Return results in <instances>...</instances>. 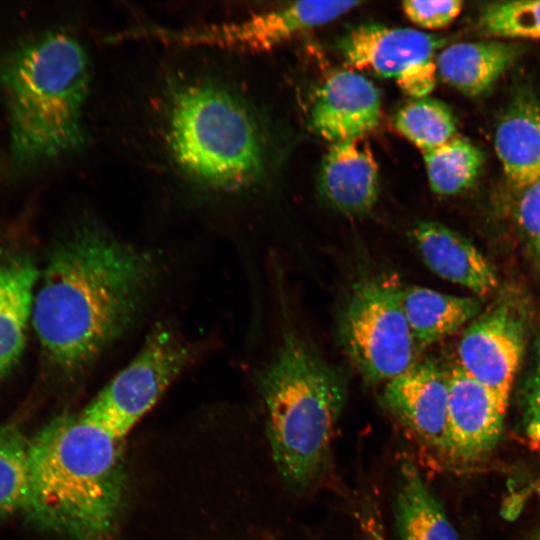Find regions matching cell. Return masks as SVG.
I'll list each match as a JSON object with an SVG mask.
<instances>
[{
  "label": "cell",
  "mask_w": 540,
  "mask_h": 540,
  "mask_svg": "<svg viewBox=\"0 0 540 540\" xmlns=\"http://www.w3.org/2000/svg\"><path fill=\"white\" fill-rule=\"evenodd\" d=\"M161 276L159 258L94 221L78 224L40 272L32 326L63 381L82 379L140 319Z\"/></svg>",
  "instance_id": "1"
},
{
  "label": "cell",
  "mask_w": 540,
  "mask_h": 540,
  "mask_svg": "<svg viewBox=\"0 0 540 540\" xmlns=\"http://www.w3.org/2000/svg\"><path fill=\"white\" fill-rule=\"evenodd\" d=\"M125 440L84 409L46 423L30 437L26 520L66 540H111L125 501Z\"/></svg>",
  "instance_id": "2"
},
{
  "label": "cell",
  "mask_w": 540,
  "mask_h": 540,
  "mask_svg": "<svg viewBox=\"0 0 540 540\" xmlns=\"http://www.w3.org/2000/svg\"><path fill=\"white\" fill-rule=\"evenodd\" d=\"M90 75L85 49L66 32L41 34L4 56L0 87L18 163L57 159L84 144Z\"/></svg>",
  "instance_id": "3"
},
{
  "label": "cell",
  "mask_w": 540,
  "mask_h": 540,
  "mask_svg": "<svg viewBox=\"0 0 540 540\" xmlns=\"http://www.w3.org/2000/svg\"><path fill=\"white\" fill-rule=\"evenodd\" d=\"M259 386L273 463L288 488L304 493L329 465L346 380L303 338L287 330L261 372Z\"/></svg>",
  "instance_id": "4"
},
{
  "label": "cell",
  "mask_w": 540,
  "mask_h": 540,
  "mask_svg": "<svg viewBox=\"0 0 540 540\" xmlns=\"http://www.w3.org/2000/svg\"><path fill=\"white\" fill-rule=\"evenodd\" d=\"M163 138L179 173L217 193L246 189L265 170L261 127L245 101L219 81L172 83L163 105Z\"/></svg>",
  "instance_id": "5"
},
{
  "label": "cell",
  "mask_w": 540,
  "mask_h": 540,
  "mask_svg": "<svg viewBox=\"0 0 540 540\" xmlns=\"http://www.w3.org/2000/svg\"><path fill=\"white\" fill-rule=\"evenodd\" d=\"M397 276L378 273L356 282L339 320L341 345L362 378L387 382L416 361L418 350L404 309Z\"/></svg>",
  "instance_id": "6"
},
{
  "label": "cell",
  "mask_w": 540,
  "mask_h": 540,
  "mask_svg": "<svg viewBox=\"0 0 540 540\" xmlns=\"http://www.w3.org/2000/svg\"><path fill=\"white\" fill-rule=\"evenodd\" d=\"M195 358V349L168 323L156 324L139 351L83 408L127 437Z\"/></svg>",
  "instance_id": "7"
},
{
  "label": "cell",
  "mask_w": 540,
  "mask_h": 540,
  "mask_svg": "<svg viewBox=\"0 0 540 540\" xmlns=\"http://www.w3.org/2000/svg\"><path fill=\"white\" fill-rule=\"evenodd\" d=\"M444 43L419 30L366 23L344 35L338 48L350 66L392 78L406 95L420 98L436 85L435 52Z\"/></svg>",
  "instance_id": "8"
},
{
  "label": "cell",
  "mask_w": 540,
  "mask_h": 540,
  "mask_svg": "<svg viewBox=\"0 0 540 540\" xmlns=\"http://www.w3.org/2000/svg\"><path fill=\"white\" fill-rule=\"evenodd\" d=\"M360 4L361 1H296L235 22L177 31L153 28L139 32L185 45L264 52L296 35L333 21Z\"/></svg>",
  "instance_id": "9"
},
{
  "label": "cell",
  "mask_w": 540,
  "mask_h": 540,
  "mask_svg": "<svg viewBox=\"0 0 540 540\" xmlns=\"http://www.w3.org/2000/svg\"><path fill=\"white\" fill-rule=\"evenodd\" d=\"M506 407L459 366L449 373L447 425L440 462L454 471L474 467L496 447Z\"/></svg>",
  "instance_id": "10"
},
{
  "label": "cell",
  "mask_w": 540,
  "mask_h": 540,
  "mask_svg": "<svg viewBox=\"0 0 540 540\" xmlns=\"http://www.w3.org/2000/svg\"><path fill=\"white\" fill-rule=\"evenodd\" d=\"M524 327L507 304L478 315L458 345L459 367L491 390L507 408L524 352Z\"/></svg>",
  "instance_id": "11"
},
{
  "label": "cell",
  "mask_w": 540,
  "mask_h": 540,
  "mask_svg": "<svg viewBox=\"0 0 540 540\" xmlns=\"http://www.w3.org/2000/svg\"><path fill=\"white\" fill-rule=\"evenodd\" d=\"M448 396L449 374L434 362L424 361L387 381L382 403L416 444L440 460Z\"/></svg>",
  "instance_id": "12"
},
{
  "label": "cell",
  "mask_w": 540,
  "mask_h": 540,
  "mask_svg": "<svg viewBox=\"0 0 540 540\" xmlns=\"http://www.w3.org/2000/svg\"><path fill=\"white\" fill-rule=\"evenodd\" d=\"M380 115L377 87L362 74L338 70L318 90L310 123L319 136L334 144L363 137L378 126Z\"/></svg>",
  "instance_id": "13"
},
{
  "label": "cell",
  "mask_w": 540,
  "mask_h": 540,
  "mask_svg": "<svg viewBox=\"0 0 540 540\" xmlns=\"http://www.w3.org/2000/svg\"><path fill=\"white\" fill-rule=\"evenodd\" d=\"M318 188L326 202L345 215H364L373 209L379 169L363 137L332 144L320 166Z\"/></svg>",
  "instance_id": "14"
},
{
  "label": "cell",
  "mask_w": 540,
  "mask_h": 540,
  "mask_svg": "<svg viewBox=\"0 0 540 540\" xmlns=\"http://www.w3.org/2000/svg\"><path fill=\"white\" fill-rule=\"evenodd\" d=\"M411 234L423 261L439 277L480 296L497 287L498 279L492 265L460 233L435 221H419Z\"/></svg>",
  "instance_id": "15"
},
{
  "label": "cell",
  "mask_w": 540,
  "mask_h": 540,
  "mask_svg": "<svg viewBox=\"0 0 540 540\" xmlns=\"http://www.w3.org/2000/svg\"><path fill=\"white\" fill-rule=\"evenodd\" d=\"M39 276L26 254L0 259V380L17 366L25 351Z\"/></svg>",
  "instance_id": "16"
},
{
  "label": "cell",
  "mask_w": 540,
  "mask_h": 540,
  "mask_svg": "<svg viewBox=\"0 0 540 540\" xmlns=\"http://www.w3.org/2000/svg\"><path fill=\"white\" fill-rule=\"evenodd\" d=\"M494 147L517 189L540 178V101L531 92H520L510 102L496 126Z\"/></svg>",
  "instance_id": "17"
},
{
  "label": "cell",
  "mask_w": 540,
  "mask_h": 540,
  "mask_svg": "<svg viewBox=\"0 0 540 540\" xmlns=\"http://www.w3.org/2000/svg\"><path fill=\"white\" fill-rule=\"evenodd\" d=\"M521 47L507 41L458 42L436 57L440 78L466 96L489 90L514 64Z\"/></svg>",
  "instance_id": "18"
},
{
  "label": "cell",
  "mask_w": 540,
  "mask_h": 540,
  "mask_svg": "<svg viewBox=\"0 0 540 540\" xmlns=\"http://www.w3.org/2000/svg\"><path fill=\"white\" fill-rule=\"evenodd\" d=\"M393 515L400 540H459L418 466L407 456L398 463Z\"/></svg>",
  "instance_id": "19"
},
{
  "label": "cell",
  "mask_w": 540,
  "mask_h": 540,
  "mask_svg": "<svg viewBox=\"0 0 540 540\" xmlns=\"http://www.w3.org/2000/svg\"><path fill=\"white\" fill-rule=\"evenodd\" d=\"M404 313L418 348L458 331L480 311L475 298L458 297L421 286L403 288Z\"/></svg>",
  "instance_id": "20"
},
{
  "label": "cell",
  "mask_w": 540,
  "mask_h": 540,
  "mask_svg": "<svg viewBox=\"0 0 540 540\" xmlns=\"http://www.w3.org/2000/svg\"><path fill=\"white\" fill-rule=\"evenodd\" d=\"M422 154L430 187L442 196L456 195L468 189L484 162L482 151L457 135Z\"/></svg>",
  "instance_id": "21"
},
{
  "label": "cell",
  "mask_w": 540,
  "mask_h": 540,
  "mask_svg": "<svg viewBox=\"0 0 540 540\" xmlns=\"http://www.w3.org/2000/svg\"><path fill=\"white\" fill-rule=\"evenodd\" d=\"M30 438L20 424L0 425V519L24 514L30 490Z\"/></svg>",
  "instance_id": "22"
},
{
  "label": "cell",
  "mask_w": 540,
  "mask_h": 540,
  "mask_svg": "<svg viewBox=\"0 0 540 540\" xmlns=\"http://www.w3.org/2000/svg\"><path fill=\"white\" fill-rule=\"evenodd\" d=\"M397 131L422 153L432 150L456 136V121L451 109L431 97L411 98L396 112Z\"/></svg>",
  "instance_id": "23"
},
{
  "label": "cell",
  "mask_w": 540,
  "mask_h": 540,
  "mask_svg": "<svg viewBox=\"0 0 540 540\" xmlns=\"http://www.w3.org/2000/svg\"><path fill=\"white\" fill-rule=\"evenodd\" d=\"M478 24L494 38L540 40V0L491 3L482 9Z\"/></svg>",
  "instance_id": "24"
},
{
  "label": "cell",
  "mask_w": 540,
  "mask_h": 540,
  "mask_svg": "<svg viewBox=\"0 0 540 540\" xmlns=\"http://www.w3.org/2000/svg\"><path fill=\"white\" fill-rule=\"evenodd\" d=\"M518 190L513 216L527 246L540 256V178Z\"/></svg>",
  "instance_id": "25"
},
{
  "label": "cell",
  "mask_w": 540,
  "mask_h": 540,
  "mask_svg": "<svg viewBox=\"0 0 540 540\" xmlns=\"http://www.w3.org/2000/svg\"><path fill=\"white\" fill-rule=\"evenodd\" d=\"M463 2L448 1H417L402 2V10L414 24L429 30H437L448 26L461 13Z\"/></svg>",
  "instance_id": "26"
},
{
  "label": "cell",
  "mask_w": 540,
  "mask_h": 540,
  "mask_svg": "<svg viewBox=\"0 0 540 540\" xmlns=\"http://www.w3.org/2000/svg\"><path fill=\"white\" fill-rule=\"evenodd\" d=\"M532 375L525 390V430L529 441L540 453V332L535 340Z\"/></svg>",
  "instance_id": "27"
},
{
  "label": "cell",
  "mask_w": 540,
  "mask_h": 540,
  "mask_svg": "<svg viewBox=\"0 0 540 540\" xmlns=\"http://www.w3.org/2000/svg\"><path fill=\"white\" fill-rule=\"evenodd\" d=\"M357 520L361 540H387L379 509L373 500L362 504Z\"/></svg>",
  "instance_id": "28"
},
{
  "label": "cell",
  "mask_w": 540,
  "mask_h": 540,
  "mask_svg": "<svg viewBox=\"0 0 540 540\" xmlns=\"http://www.w3.org/2000/svg\"><path fill=\"white\" fill-rule=\"evenodd\" d=\"M537 540H540V537Z\"/></svg>",
  "instance_id": "29"
}]
</instances>
